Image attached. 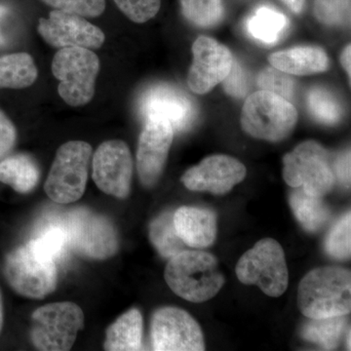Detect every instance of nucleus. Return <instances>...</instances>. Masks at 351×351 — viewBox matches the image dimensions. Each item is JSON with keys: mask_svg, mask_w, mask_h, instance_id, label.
Instances as JSON below:
<instances>
[{"mask_svg": "<svg viewBox=\"0 0 351 351\" xmlns=\"http://www.w3.org/2000/svg\"><path fill=\"white\" fill-rule=\"evenodd\" d=\"M298 306L309 319L350 313V271L335 267L311 270L300 283Z\"/></svg>", "mask_w": 351, "mask_h": 351, "instance_id": "f257e3e1", "label": "nucleus"}, {"mask_svg": "<svg viewBox=\"0 0 351 351\" xmlns=\"http://www.w3.org/2000/svg\"><path fill=\"white\" fill-rule=\"evenodd\" d=\"M165 280L176 295L191 302L209 301L225 284L217 258L201 251L184 250L170 258Z\"/></svg>", "mask_w": 351, "mask_h": 351, "instance_id": "f03ea898", "label": "nucleus"}, {"mask_svg": "<svg viewBox=\"0 0 351 351\" xmlns=\"http://www.w3.org/2000/svg\"><path fill=\"white\" fill-rule=\"evenodd\" d=\"M53 75L60 80L58 93L71 107H82L95 95L100 59L91 49L83 47L61 48L53 58Z\"/></svg>", "mask_w": 351, "mask_h": 351, "instance_id": "7ed1b4c3", "label": "nucleus"}, {"mask_svg": "<svg viewBox=\"0 0 351 351\" xmlns=\"http://www.w3.org/2000/svg\"><path fill=\"white\" fill-rule=\"evenodd\" d=\"M298 117L297 110L291 101L260 90L245 101L241 126L252 137L280 142L294 131Z\"/></svg>", "mask_w": 351, "mask_h": 351, "instance_id": "20e7f679", "label": "nucleus"}, {"mask_svg": "<svg viewBox=\"0 0 351 351\" xmlns=\"http://www.w3.org/2000/svg\"><path fill=\"white\" fill-rule=\"evenodd\" d=\"M4 274L11 287L29 299H43L56 290L57 263L32 242L7 256Z\"/></svg>", "mask_w": 351, "mask_h": 351, "instance_id": "39448f33", "label": "nucleus"}, {"mask_svg": "<svg viewBox=\"0 0 351 351\" xmlns=\"http://www.w3.org/2000/svg\"><path fill=\"white\" fill-rule=\"evenodd\" d=\"M92 154L91 145L83 141H71L59 147L44 184L50 199L69 204L82 197Z\"/></svg>", "mask_w": 351, "mask_h": 351, "instance_id": "423d86ee", "label": "nucleus"}, {"mask_svg": "<svg viewBox=\"0 0 351 351\" xmlns=\"http://www.w3.org/2000/svg\"><path fill=\"white\" fill-rule=\"evenodd\" d=\"M237 278L246 285H257L265 295L280 297L288 287V269L281 245L272 239L260 240L239 258Z\"/></svg>", "mask_w": 351, "mask_h": 351, "instance_id": "0eeeda50", "label": "nucleus"}, {"mask_svg": "<svg viewBox=\"0 0 351 351\" xmlns=\"http://www.w3.org/2000/svg\"><path fill=\"white\" fill-rule=\"evenodd\" d=\"M64 226L71 248L88 258L107 260L119 250V237L107 217L86 208H76L58 217Z\"/></svg>", "mask_w": 351, "mask_h": 351, "instance_id": "6e6552de", "label": "nucleus"}, {"mask_svg": "<svg viewBox=\"0 0 351 351\" xmlns=\"http://www.w3.org/2000/svg\"><path fill=\"white\" fill-rule=\"evenodd\" d=\"M32 341L43 351H66L73 348L84 328V314L77 304L60 302L39 307L32 314Z\"/></svg>", "mask_w": 351, "mask_h": 351, "instance_id": "1a4fd4ad", "label": "nucleus"}, {"mask_svg": "<svg viewBox=\"0 0 351 351\" xmlns=\"http://www.w3.org/2000/svg\"><path fill=\"white\" fill-rule=\"evenodd\" d=\"M283 178L288 186L324 196L332 191L335 174L329 152L317 142L306 141L283 158Z\"/></svg>", "mask_w": 351, "mask_h": 351, "instance_id": "9d476101", "label": "nucleus"}, {"mask_svg": "<svg viewBox=\"0 0 351 351\" xmlns=\"http://www.w3.org/2000/svg\"><path fill=\"white\" fill-rule=\"evenodd\" d=\"M152 343L157 351L205 350L199 324L191 314L173 306L159 308L152 316Z\"/></svg>", "mask_w": 351, "mask_h": 351, "instance_id": "9b49d317", "label": "nucleus"}, {"mask_svg": "<svg viewBox=\"0 0 351 351\" xmlns=\"http://www.w3.org/2000/svg\"><path fill=\"white\" fill-rule=\"evenodd\" d=\"M93 180L106 195L126 198L130 193L133 158L125 142H104L93 156Z\"/></svg>", "mask_w": 351, "mask_h": 351, "instance_id": "f8f14e48", "label": "nucleus"}, {"mask_svg": "<svg viewBox=\"0 0 351 351\" xmlns=\"http://www.w3.org/2000/svg\"><path fill=\"white\" fill-rule=\"evenodd\" d=\"M38 34L55 48L83 47L99 49L106 36L100 27L88 22L84 17L53 10L48 18H39Z\"/></svg>", "mask_w": 351, "mask_h": 351, "instance_id": "ddd939ff", "label": "nucleus"}, {"mask_svg": "<svg viewBox=\"0 0 351 351\" xmlns=\"http://www.w3.org/2000/svg\"><path fill=\"white\" fill-rule=\"evenodd\" d=\"M140 112L145 121L162 119L173 130H189L197 117L195 104L179 88L169 84H158L149 88L141 98Z\"/></svg>", "mask_w": 351, "mask_h": 351, "instance_id": "4468645a", "label": "nucleus"}, {"mask_svg": "<svg viewBox=\"0 0 351 351\" xmlns=\"http://www.w3.org/2000/svg\"><path fill=\"white\" fill-rule=\"evenodd\" d=\"M193 54L189 87L195 94H206L230 73L233 63L232 52L216 39L199 36L193 43Z\"/></svg>", "mask_w": 351, "mask_h": 351, "instance_id": "2eb2a0df", "label": "nucleus"}, {"mask_svg": "<svg viewBox=\"0 0 351 351\" xmlns=\"http://www.w3.org/2000/svg\"><path fill=\"white\" fill-rule=\"evenodd\" d=\"M243 164L232 156L216 154L206 157L198 165L186 171L182 184L193 191H209L214 195H225L246 177Z\"/></svg>", "mask_w": 351, "mask_h": 351, "instance_id": "dca6fc26", "label": "nucleus"}, {"mask_svg": "<svg viewBox=\"0 0 351 351\" xmlns=\"http://www.w3.org/2000/svg\"><path fill=\"white\" fill-rule=\"evenodd\" d=\"M174 130L167 121L152 119L145 125L138 138L137 170L141 182L145 186H154L162 174Z\"/></svg>", "mask_w": 351, "mask_h": 351, "instance_id": "f3484780", "label": "nucleus"}, {"mask_svg": "<svg viewBox=\"0 0 351 351\" xmlns=\"http://www.w3.org/2000/svg\"><path fill=\"white\" fill-rule=\"evenodd\" d=\"M176 232L186 246L207 248L217 235L216 214L197 207H181L174 213Z\"/></svg>", "mask_w": 351, "mask_h": 351, "instance_id": "a211bd4d", "label": "nucleus"}, {"mask_svg": "<svg viewBox=\"0 0 351 351\" xmlns=\"http://www.w3.org/2000/svg\"><path fill=\"white\" fill-rule=\"evenodd\" d=\"M269 62L274 68L293 75L324 73L330 66L326 52L316 46H299L279 51L270 55Z\"/></svg>", "mask_w": 351, "mask_h": 351, "instance_id": "6ab92c4d", "label": "nucleus"}, {"mask_svg": "<svg viewBox=\"0 0 351 351\" xmlns=\"http://www.w3.org/2000/svg\"><path fill=\"white\" fill-rule=\"evenodd\" d=\"M143 316L137 308L122 314L108 328L105 350L110 351L141 350L143 348Z\"/></svg>", "mask_w": 351, "mask_h": 351, "instance_id": "aec40b11", "label": "nucleus"}, {"mask_svg": "<svg viewBox=\"0 0 351 351\" xmlns=\"http://www.w3.org/2000/svg\"><path fill=\"white\" fill-rule=\"evenodd\" d=\"M294 189L289 197L293 213L306 232H317L330 218L329 208L322 196L313 195L301 186Z\"/></svg>", "mask_w": 351, "mask_h": 351, "instance_id": "412c9836", "label": "nucleus"}, {"mask_svg": "<svg viewBox=\"0 0 351 351\" xmlns=\"http://www.w3.org/2000/svg\"><path fill=\"white\" fill-rule=\"evenodd\" d=\"M40 171L34 159L27 154H15L0 162V182L20 193H27L38 184Z\"/></svg>", "mask_w": 351, "mask_h": 351, "instance_id": "4be33fe9", "label": "nucleus"}, {"mask_svg": "<svg viewBox=\"0 0 351 351\" xmlns=\"http://www.w3.org/2000/svg\"><path fill=\"white\" fill-rule=\"evenodd\" d=\"M38 71L27 53H15L0 57V89H22L38 80Z\"/></svg>", "mask_w": 351, "mask_h": 351, "instance_id": "5701e85b", "label": "nucleus"}, {"mask_svg": "<svg viewBox=\"0 0 351 351\" xmlns=\"http://www.w3.org/2000/svg\"><path fill=\"white\" fill-rule=\"evenodd\" d=\"M289 25L287 17L269 6L258 7L246 22L252 38L265 44H274Z\"/></svg>", "mask_w": 351, "mask_h": 351, "instance_id": "b1692460", "label": "nucleus"}, {"mask_svg": "<svg viewBox=\"0 0 351 351\" xmlns=\"http://www.w3.org/2000/svg\"><path fill=\"white\" fill-rule=\"evenodd\" d=\"M29 242L56 263L66 258L71 248L68 233L58 218L39 226Z\"/></svg>", "mask_w": 351, "mask_h": 351, "instance_id": "393cba45", "label": "nucleus"}, {"mask_svg": "<svg viewBox=\"0 0 351 351\" xmlns=\"http://www.w3.org/2000/svg\"><path fill=\"white\" fill-rule=\"evenodd\" d=\"M149 237L156 250L164 258H172L184 250V244L176 232L174 213L167 211L154 219L149 228Z\"/></svg>", "mask_w": 351, "mask_h": 351, "instance_id": "a878e982", "label": "nucleus"}, {"mask_svg": "<svg viewBox=\"0 0 351 351\" xmlns=\"http://www.w3.org/2000/svg\"><path fill=\"white\" fill-rule=\"evenodd\" d=\"M345 327L346 318L343 316L314 318L302 327V337L325 350H331L338 346Z\"/></svg>", "mask_w": 351, "mask_h": 351, "instance_id": "bb28decb", "label": "nucleus"}, {"mask_svg": "<svg viewBox=\"0 0 351 351\" xmlns=\"http://www.w3.org/2000/svg\"><path fill=\"white\" fill-rule=\"evenodd\" d=\"M182 15L200 27H211L223 20V0H180Z\"/></svg>", "mask_w": 351, "mask_h": 351, "instance_id": "cd10ccee", "label": "nucleus"}, {"mask_svg": "<svg viewBox=\"0 0 351 351\" xmlns=\"http://www.w3.org/2000/svg\"><path fill=\"white\" fill-rule=\"evenodd\" d=\"M309 112L325 124H334L341 117V108L336 97L323 88H313L307 96Z\"/></svg>", "mask_w": 351, "mask_h": 351, "instance_id": "c85d7f7f", "label": "nucleus"}, {"mask_svg": "<svg viewBox=\"0 0 351 351\" xmlns=\"http://www.w3.org/2000/svg\"><path fill=\"white\" fill-rule=\"evenodd\" d=\"M257 84L261 90L278 95L292 103L295 93V82L290 75L271 66L261 71Z\"/></svg>", "mask_w": 351, "mask_h": 351, "instance_id": "c756f323", "label": "nucleus"}, {"mask_svg": "<svg viewBox=\"0 0 351 351\" xmlns=\"http://www.w3.org/2000/svg\"><path fill=\"white\" fill-rule=\"evenodd\" d=\"M351 216L348 212L328 234L325 248L330 256L336 258L350 257L351 251Z\"/></svg>", "mask_w": 351, "mask_h": 351, "instance_id": "7c9ffc66", "label": "nucleus"}, {"mask_svg": "<svg viewBox=\"0 0 351 351\" xmlns=\"http://www.w3.org/2000/svg\"><path fill=\"white\" fill-rule=\"evenodd\" d=\"M314 13L327 25L350 24V0H316Z\"/></svg>", "mask_w": 351, "mask_h": 351, "instance_id": "2f4dec72", "label": "nucleus"}, {"mask_svg": "<svg viewBox=\"0 0 351 351\" xmlns=\"http://www.w3.org/2000/svg\"><path fill=\"white\" fill-rule=\"evenodd\" d=\"M56 10L84 18L99 17L105 12L106 0H41Z\"/></svg>", "mask_w": 351, "mask_h": 351, "instance_id": "473e14b6", "label": "nucleus"}, {"mask_svg": "<svg viewBox=\"0 0 351 351\" xmlns=\"http://www.w3.org/2000/svg\"><path fill=\"white\" fill-rule=\"evenodd\" d=\"M120 11L128 19L138 24L156 17L161 6V0H113Z\"/></svg>", "mask_w": 351, "mask_h": 351, "instance_id": "72a5a7b5", "label": "nucleus"}, {"mask_svg": "<svg viewBox=\"0 0 351 351\" xmlns=\"http://www.w3.org/2000/svg\"><path fill=\"white\" fill-rule=\"evenodd\" d=\"M226 93L234 98H244L250 90V80L248 73L233 59L232 69L223 82Z\"/></svg>", "mask_w": 351, "mask_h": 351, "instance_id": "f704fd0d", "label": "nucleus"}, {"mask_svg": "<svg viewBox=\"0 0 351 351\" xmlns=\"http://www.w3.org/2000/svg\"><path fill=\"white\" fill-rule=\"evenodd\" d=\"M17 140V131L5 113L0 110V159L10 152Z\"/></svg>", "mask_w": 351, "mask_h": 351, "instance_id": "c9c22d12", "label": "nucleus"}, {"mask_svg": "<svg viewBox=\"0 0 351 351\" xmlns=\"http://www.w3.org/2000/svg\"><path fill=\"white\" fill-rule=\"evenodd\" d=\"M335 176L346 188L350 186V152H343L335 163Z\"/></svg>", "mask_w": 351, "mask_h": 351, "instance_id": "e433bc0d", "label": "nucleus"}, {"mask_svg": "<svg viewBox=\"0 0 351 351\" xmlns=\"http://www.w3.org/2000/svg\"><path fill=\"white\" fill-rule=\"evenodd\" d=\"M8 14V8L0 4V47H3V46L8 44V36H7L6 32L3 31V22Z\"/></svg>", "mask_w": 351, "mask_h": 351, "instance_id": "4c0bfd02", "label": "nucleus"}, {"mask_svg": "<svg viewBox=\"0 0 351 351\" xmlns=\"http://www.w3.org/2000/svg\"><path fill=\"white\" fill-rule=\"evenodd\" d=\"M281 1L285 3L290 10L297 14L302 12L304 3H306V0H281Z\"/></svg>", "mask_w": 351, "mask_h": 351, "instance_id": "58836bf2", "label": "nucleus"}, {"mask_svg": "<svg viewBox=\"0 0 351 351\" xmlns=\"http://www.w3.org/2000/svg\"><path fill=\"white\" fill-rule=\"evenodd\" d=\"M350 60H351V49L350 45H348L346 49L343 50V54H341V61L343 64V69H346V73L350 77Z\"/></svg>", "mask_w": 351, "mask_h": 351, "instance_id": "ea45409f", "label": "nucleus"}, {"mask_svg": "<svg viewBox=\"0 0 351 351\" xmlns=\"http://www.w3.org/2000/svg\"><path fill=\"white\" fill-rule=\"evenodd\" d=\"M3 324V304H2L1 294H0V331Z\"/></svg>", "mask_w": 351, "mask_h": 351, "instance_id": "a19ab883", "label": "nucleus"}, {"mask_svg": "<svg viewBox=\"0 0 351 351\" xmlns=\"http://www.w3.org/2000/svg\"><path fill=\"white\" fill-rule=\"evenodd\" d=\"M346 346H348V350H350V331H348V339H346Z\"/></svg>", "mask_w": 351, "mask_h": 351, "instance_id": "79ce46f5", "label": "nucleus"}]
</instances>
